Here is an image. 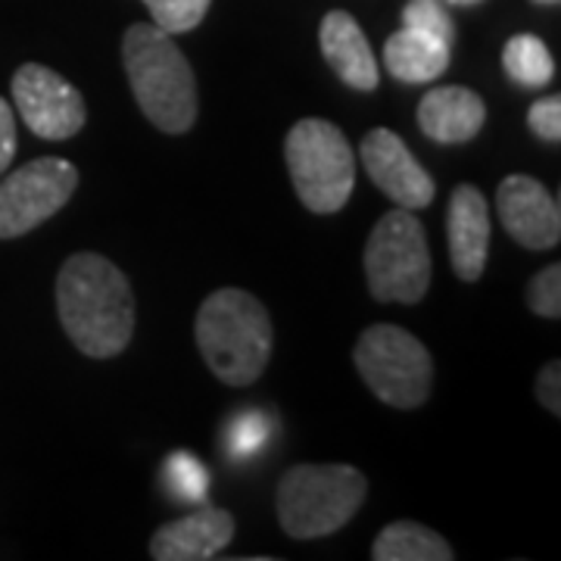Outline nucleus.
I'll return each instance as SVG.
<instances>
[{
    "label": "nucleus",
    "instance_id": "nucleus-1",
    "mask_svg": "<svg viewBox=\"0 0 561 561\" xmlns=\"http://www.w3.org/2000/svg\"><path fill=\"white\" fill-rule=\"evenodd\" d=\"M57 312L66 337L91 359H113L135 334L131 284L101 253H76L57 278Z\"/></svg>",
    "mask_w": 561,
    "mask_h": 561
},
{
    "label": "nucleus",
    "instance_id": "nucleus-2",
    "mask_svg": "<svg viewBox=\"0 0 561 561\" xmlns=\"http://www.w3.org/2000/svg\"><path fill=\"white\" fill-rule=\"evenodd\" d=\"M125 76L140 113L165 135H184L197 122V79L175 38L138 22L122 38Z\"/></svg>",
    "mask_w": 561,
    "mask_h": 561
},
{
    "label": "nucleus",
    "instance_id": "nucleus-3",
    "mask_svg": "<svg viewBox=\"0 0 561 561\" xmlns=\"http://www.w3.org/2000/svg\"><path fill=\"white\" fill-rule=\"evenodd\" d=\"M194 337L213 375L228 387H250L265 371L275 346L268 309L253 294L221 287L203 300Z\"/></svg>",
    "mask_w": 561,
    "mask_h": 561
},
{
    "label": "nucleus",
    "instance_id": "nucleus-4",
    "mask_svg": "<svg viewBox=\"0 0 561 561\" xmlns=\"http://www.w3.org/2000/svg\"><path fill=\"white\" fill-rule=\"evenodd\" d=\"M368 481L353 465H297L278 483V522L294 540H319L353 522Z\"/></svg>",
    "mask_w": 561,
    "mask_h": 561
},
{
    "label": "nucleus",
    "instance_id": "nucleus-5",
    "mask_svg": "<svg viewBox=\"0 0 561 561\" xmlns=\"http://www.w3.org/2000/svg\"><path fill=\"white\" fill-rule=\"evenodd\" d=\"M284 160L306 209L341 213L356 187V157L334 122L300 119L284 140Z\"/></svg>",
    "mask_w": 561,
    "mask_h": 561
},
{
    "label": "nucleus",
    "instance_id": "nucleus-6",
    "mask_svg": "<svg viewBox=\"0 0 561 561\" xmlns=\"http://www.w3.org/2000/svg\"><path fill=\"white\" fill-rule=\"evenodd\" d=\"M365 280L371 297L381 302L424 300L431 287V250L412 209L397 206L387 213L365 243Z\"/></svg>",
    "mask_w": 561,
    "mask_h": 561
},
{
    "label": "nucleus",
    "instance_id": "nucleus-7",
    "mask_svg": "<svg viewBox=\"0 0 561 561\" xmlns=\"http://www.w3.org/2000/svg\"><path fill=\"white\" fill-rule=\"evenodd\" d=\"M353 359L365 387L393 409H419L431 397L434 362L424 343L400 324H371L356 341Z\"/></svg>",
    "mask_w": 561,
    "mask_h": 561
},
{
    "label": "nucleus",
    "instance_id": "nucleus-8",
    "mask_svg": "<svg viewBox=\"0 0 561 561\" xmlns=\"http://www.w3.org/2000/svg\"><path fill=\"white\" fill-rule=\"evenodd\" d=\"M79 187V169L60 157L25 162L0 181V241H13L57 216Z\"/></svg>",
    "mask_w": 561,
    "mask_h": 561
},
{
    "label": "nucleus",
    "instance_id": "nucleus-9",
    "mask_svg": "<svg viewBox=\"0 0 561 561\" xmlns=\"http://www.w3.org/2000/svg\"><path fill=\"white\" fill-rule=\"evenodd\" d=\"M13 101L22 122L44 140L76 138L88 119L79 88L38 62H25L16 69Z\"/></svg>",
    "mask_w": 561,
    "mask_h": 561
},
{
    "label": "nucleus",
    "instance_id": "nucleus-10",
    "mask_svg": "<svg viewBox=\"0 0 561 561\" xmlns=\"http://www.w3.org/2000/svg\"><path fill=\"white\" fill-rule=\"evenodd\" d=\"M362 165L368 172V179L381 187L390 201H397L402 209H424L431 206L437 187L434 179L424 172L412 150L402 144V138L390 128H375L368 131L359 147Z\"/></svg>",
    "mask_w": 561,
    "mask_h": 561
},
{
    "label": "nucleus",
    "instance_id": "nucleus-11",
    "mask_svg": "<svg viewBox=\"0 0 561 561\" xmlns=\"http://www.w3.org/2000/svg\"><path fill=\"white\" fill-rule=\"evenodd\" d=\"M505 231L527 250H552L561 241L559 201L530 175H508L496 191Z\"/></svg>",
    "mask_w": 561,
    "mask_h": 561
},
{
    "label": "nucleus",
    "instance_id": "nucleus-12",
    "mask_svg": "<svg viewBox=\"0 0 561 561\" xmlns=\"http://www.w3.org/2000/svg\"><path fill=\"white\" fill-rule=\"evenodd\" d=\"M446 241L461 280H478L490 256V206L474 184H459L446 209Z\"/></svg>",
    "mask_w": 561,
    "mask_h": 561
},
{
    "label": "nucleus",
    "instance_id": "nucleus-13",
    "mask_svg": "<svg viewBox=\"0 0 561 561\" xmlns=\"http://www.w3.org/2000/svg\"><path fill=\"white\" fill-rule=\"evenodd\" d=\"M234 537V515L225 508L201 505L179 522L162 524L150 540V559L206 561L219 556Z\"/></svg>",
    "mask_w": 561,
    "mask_h": 561
},
{
    "label": "nucleus",
    "instance_id": "nucleus-14",
    "mask_svg": "<svg viewBox=\"0 0 561 561\" xmlns=\"http://www.w3.org/2000/svg\"><path fill=\"white\" fill-rule=\"evenodd\" d=\"M319 44L324 60L337 72L343 84H350L353 91H362V94L378 88L381 76H378L375 50L359 28V22L350 13L331 10L319 25Z\"/></svg>",
    "mask_w": 561,
    "mask_h": 561
},
{
    "label": "nucleus",
    "instance_id": "nucleus-15",
    "mask_svg": "<svg viewBox=\"0 0 561 561\" xmlns=\"http://www.w3.org/2000/svg\"><path fill=\"white\" fill-rule=\"evenodd\" d=\"M483 119H486V106L481 94L461 84L434 88L419 103V128L437 144H468L471 138H478Z\"/></svg>",
    "mask_w": 561,
    "mask_h": 561
},
{
    "label": "nucleus",
    "instance_id": "nucleus-16",
    "mask_svg": "<svg viewBox=\"0 0 561 561\" xmlns=\"http://www.w3.org/2000/svg\"><path fill=\"white\" fill-rule=\"evenodd\" d=\"M449 44L424 35L419 28L402 25L397 35H390L383 44V62L390 76L405 84H424L446 72L449 66Z\"/></svg>",
    "mask_w": 561,
    "mask_h": 561
},
{
    "label": "nucleus",
    "instance_id": "nucleus-17",
    "mask_svg": "<svg viewBox=\"0 0 561 561\" xmlns=\"http://www.w3.org/2000/svg\"><path fill=\"white\" fill-rule=\"evenodd\" d=\"M375 561H453L456 552L437 530L415 522H393L371 542Z\"/></svg>",
    "mask_w": 561,
    "mask_h": 561
},
{
    "label": "nucleus",
    "instance_id": "nucleus-18",
    "mask_svg": "<svg viewBox=\"0 0 561 561\" xmlns=\"http://www.w3.org/2000/svg\"><path fill=\"white\" fill-rule=\"evenodd\" d=\"M502 62L522 88H542L556 79V60L537 35H515L502 50Z\"/></svg>",
    "mask_w": 561,
    "mask_h": 561
},
{
    "label": "nucleus",
    "instance_id": "nucleus-19",
    "mask_svg": "<svg viewBox=\"0 0 561 561\" xmlns=\"http://www.w3.org/2000/svg\"><path fill=\"white\" fill-rule=\"evenodd\" d=\"M162 481L165 490L179 502H194L203 505L206 502V490H209V471L194 453L187 449H175L165 465H162Z\"/></svg>",
    "mask_w": 561,
    "mask_h": 561
},
{
    "label": "nucleus",
    "instance_id": "nucleus-20",
    "mask_svg": "<svg viewBox=\"0 0 561 561\" xmlns=\"http://www.w3.org/2000/svg\"><path fill=\"white\" fill-rule=\"evenodd\" d=\"M272 434H275V421L265 412L247 409V412H238L228 421V427L221 431V446L231 459H250L272 440Z\"/></svg>",
    "mask_w": 561,
    "mask_h": 561
},
{
    "label": "nucleus",
    "instance_id": "nucleus-21",
    "mask_svg": "<svg viewBox=\"0 0 561 561\" xmlns=\"http://www.w3.org/2000/svg\"><path fill=\"white\" fill-rule=\"evenodd\" d=\"M144 7L150 10L153 25H160L162 32L184 35L201 25L209 10V0H144Z\"/></svg>",
    "mask_w": 561,
    "mask_h": 561
},
{
    "label": "nucleus",
    "instance_id": "nucleus-22",
    "mask_svg": "<svg viewBox=\"0 0 561 561\" xmlns=\"http://www.w3.org/2000/svg\"><path fill=\"white\" fill-rule=\"evenodd\" d=\"M402 25L419 28V32L443 41L449 47H453V38H456V25H453V16H449L443 0H409L405 10H402Z\"/></svg>",
    "mask_w": 561,
    "mask_h": 561
},
{
    "label": "nucleus",
    "instance_id": "nucleus-23",
    "mask_svg": "<svg viewBox=\"0 0 561 561\" xmlns=\"http://www.w3.org/2000/svg\"><path fill=\"white\" fill-rule=\"evenodd\" d=\"M527 306L542 316V319H559L561 316V265L552 262L549 268H542L540 275L527 284Z\"/></svg>",
    "mask_w": 561,
    "mask_h": 561
},
{
    "label": "nucleus",
    "instance_id": "nucleus-24",
    "mask_svg": "<svg viewBox=\"0 0 561 561\" xmlns=\"http://www.w3.org/2000/svg\"><path fill=\"white\" fill-rule=\"evenodd\" d=\"M530 131L546 144H559L561 140V98H542L530 106L527 113Z\"/></svg>",
    "mask_w": 561,
    "mask_h": 561
},
{
    "label": "nucleus",
    "instance_id": "nucleus-25",
    "mask_svg": "<svg viewBox=\"0 0 561 561\" xmlns=\"http://www.w3.org/2000/svg\"><path fill=\"white\" fill-rule=\"evenodd\" d=\"M561 365L556 359L549 365H542L540 378H537V400L542 402V409H549L552 415H561Z\"/></svg>",
    "mask_w": 561,
    "mask_h": 561
},
{
    "label": "nucleus",
    "instance_id": "nucleus-26",
    "mask_svg": "<svg viewBox=\"0 0 561 561\" xmlns=\"http://www.w3.org/2000/svg\"><path fill=\"white\" fill-rule=\"evenodd\" d=\"M13 157H16V116L13 106L0 98V175L10 169Z\"/></svg>",
    "mask_w": 561,
    "mask_h": 561
},
{
    "label": "nucleus",
    "instance_id": "nucleus-27",
    "mask_svg": "<svg viewBox=\"0 0 561 561\" xmlns=\"http://www.w3.org/2000/svg\"><path fill=\"white\" fill-rule=\"evenodd\" d=\"M443 3H456V7H471V3H481V0H443Z\"/></svg>",
    "mask_w": 561,
    "mask_h": 561
},
{
    "label": "nucleus",
    "instance_id": "nucleus-28",
    "mask_svg": "<svg viewBox=\"0 0 561 561\" xmlns=\"http://www.w3.org/2000/svg\"><path fill=\"white\" fill-rule=\"evenodd\" d=\"M540 3H559V0H540Z\"/></svg>",
    "mask_w": 561,
    "mask_h": 561
}]
</instances>
